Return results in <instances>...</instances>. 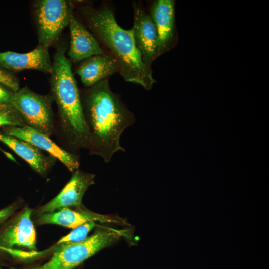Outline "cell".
Wrapping results in <instances>:
<instances>
[{
  "instance_id": "1",
  "label": "cell",
  "mask_w": 269,
  "mask_h": 269,
  "mask_svg": "<svg viewBox=\"0 0 269 269\" xmlns=\"http://www.w3.org/2000/svg\"><path fill=\"white\" fill-rule=\"evenodd\" d=\"M84 104L91 152L108 163L115 153L125 151L120 143V136L126 128L134 123L135 117L111 91L108 78L85 92Z\"/></svg>"
},
{
  "instance_id": "2",
  "label": "cell",
  "mask_w": 269,
  "mask_h": 269,
  "mask_svg": "<svg viewBox=\"0 0 269 269\" xmlns=\"http://www.w3.org/2000/svg\"><path fill=\"white\" fill-rule=\"evenodd\" d=\"M81 12L91 29L117 60L119 73L126 81L150 90L156 82L152 71L143 63L132 29L125 30L117 23L107 7H83Z\"/></svg>"
},
{
  "instance_id": "3",
  "label": "cell",
  "mask_w": 269,
  "mask_h": 269,
  "mask_svg": "<svg viewBox=\"0 0 269 269\" xmlns=\"http://www.w3.org/2000/svg\"><path fill=\"white\" fill-rule=\"evenodd\" d=\"M50 74L51 91L65 128L75 145L89 147L88 126L71 60L66 56L63 46L60 47L55 53Z\"/></svg>"
},
{
  "instance_id": "4",
  "label": "cell",
  "mask_w": 269,
  "mask_h": 269,
  "mask_svg": "<svg viewBox=\"0 0 269 269\" xmlns=\"http://www.w3.org/2000/svg\"><path fill=\"white\" fill-rule=\"evenodd\" d=\"M122 233L112 229L97 230L74 243L59 245L50 259L37 269H73L100 250L111 245Z\"/></svg>"
},
{
  "instance_id": "5",
  "label": "cell",
  "mask_w": 269,
  "mask_h": 269,
  "mask_svg": "<svg viewBox=\"0 0 269 269\" xmlns=\"http://www.w3.org/2000/svg\"><path fill=\"white\" fill-rule=\"evenodd\" d=\"M9 103L28 126L49 136L53 131L50 96L37 94L25 87L12 93Z\"/></svg>"
},
{
  "instance_id": "6",
  "label": "cell",
  "mask_w": 269,
  "mask_h": 269,
  "mask_svg": "<svg viewBox=\"0 0 269 269\" xmlns=\"http://www.w3.org/2000/svg\"><path fill=\"white\" fill-rule=\"evenodd\" d=\"M38 45L48 47L69 25L71 10L64 0H40L34 5Z\"/></svg>"
},
{
  "instance_id": "7",
  "label": "cell",
  "mask_w": 269,
  "mask_h": 269,
  "mask_svg": "<svg viewBox=\"0 0 269 269\" xmlns=\"http://www.w3.org/2000/svg\"><path fill=\"white\" fill-rule=\"evenodd\" d=\"M33 210L25 207L0 231V250L22 247L36 249V234L31 216Z\"/></svg>"
},
{
  "instance_id": "8",
  "label": "cell",
  "mask_w": 269,
  "mask_h": 269,
  "mask_svg": "<svg viewBox=\"0 0 269 269\" xmlns=\"http://www.w3.org/2000/svg\"><path fill=\"white\" fill-rule=\"evenodd\" d=\"M134 24L132 28L136 46L144 64L151 69L152 62L157 57V34L150 14L141 6L134 3Z\"/></svg>"
},
{
  "instance_id": "9",
  "label": "cell",
  "mask_w": 269,
  "mask_h": 269,
  "mask_svg": "<svg viewBox=\"0 0 269 269\" xmlns=\"http://www.w3.org/2000/svg\"><path fill=\"white\" fill-rule=\"evenodd\" d=\"M5 133L47 151L59 160L71 172L77 170L79 166L78 159L74 155L65 151L47 135L28 125L10 126L6 129Z\"/></svg>"
},
{
  "instance_id": "10",
  "label": "cell",
  "mask_w": 269,
  "mask_h": 269,
  "mask_svg": "<svg viewBox=\"0 0 269 269\" xmlns=\"http://www.w3.org/2000/svg\"><path fill=\"white\" fill-rule=\"evenodd\" d=\"M150 15L157 31L158 57L170 50L176 42L174 1H155L151 7Z\"/></svg>"
},
{
  "instance_id": "11",
  "label": "cell",
  "mask_w": 269,
  "mask_h": 269,
  "mask_svg": "<svg viewBox=\"0 0 269 269\" xmlns=\"http://www.w3.org/2000/svg\"><path fill=\"white\" fill-rule=\"evenodd\" d=\"M94 174L79 170L75 171L61 192L38 210V214L40 216L62 208L81 205L86 190L94 184Z\"/></svg>"
},
{
  "instance_id": "12",
  "label": "cell",
  "mask_w": 269,
  "mask_h": 269,
  "mask_svg": "<svg viewBox=\"0 0 269 269\" xmlns=\"http://www.w3.org/2000/svg\"><path fill=\"white\" fill-rule=\"evenodd\" d=\"M48 49L38 45L27 53L0 52V66L13 71L32 69L51 74L52 63Z\"/></svg>"
},
{
  "instance_id": "13",
  "label": "cell",
  "mask_w": 269,
  "mask_h": 269,
  "mask_svg": "<svg viewBox=\"0 0 269 269\" xmlns=\"http://www.w3.org/2000/svg\"><path fill=\"white\" fill-rule=\"evenodd\" d=\"M70 45L68 56L74 62L105 52L95 37L71 13L69 19Z\"/></svg>"
},
{
  "instance_id": "14",
  "label": "cell",
  "mask_w": 269,
  "mask_h": 269,
  "mask_svg": "<svg viewBox=\"0 0 269 269\" xmlns=\"http://www.w3.org/2000/svg\"><path fill=\"white\" fill-rule=\"evenodd\" d=\"M119 71L117 60L108 52L83 60L77 69V73L84 85L91 87Z\"/></svg>"
},
{
  "instance_id": "15",
  "label": "cell",
  "mask_w": 269,
  "mask_h": 269,
  "mask_svg": "<svg viewBox=\"0 0 269 269\" xmlns=\"http://www.w3.org/2000/svg\"><path fill=\"white\" fill-rule=\"evenodd\" d=\"M0 141L10 148L40 174H45L51 165L50 160L42 154L39 149L26 141L1 131Z\"/></svg>"
},
{
  "instance_id": "16",
  "label": "cell",
  "mask_w": 269,
  "mask_h": 269,
  "mask_svg": "<svg viewBox=\"0 0 269 269\" xmlns=\"http://www.w3.org/2000/svg\"><path fill=\"white\" fill-rule=\"evenodd\" d=\"M110 221V219L98 214L86 211L78 212L65 207L59 209L57 212H48L40 216L38 225L53 224L69 228L74 229L89 221Z\"/></svg>"
},
{
  "instance_id": "17",
  "label": "cell",
  "mask_w": 269,
  "mask_h": 269,
  "mask_svg": "<svg viewBox=\"0 0 269 269\" xmlns=\"http://www.w3.org/2000/svg\"><path fill=\"white\" fill-rule=\"evenodd\" d=\"M24 120L9 103L0 102V127L22 126Z\"/></svg>"
},
{
  "instance_id": "18",
  "label": "cell",
  "mask_w": 269,
  "mask_h": 269,
  "mask_svg": "<svg viewBox=\"0 0 269 269\" xmlns=\"http://www.w3.org/2000/svg\"><path fill=\"white\" fill-rule=\"evenodd\" d=\"M95 225L94 221H91L74 228L72 231L59 240L57 242L58 245L76 243L84 240Z\"/></svg>"
},
{
  "instance_id": "19",
  "label": "cell",
  "mask_w": 269,
  "mask_h": 269,
  "mask_svg": "<svg viewBox=\"0 0 269 269\" xmlns=\"http://www.w3.org/2000/svg\"><path fill=\"white\" fill-rule=\"evenodd\" d=\"M0 83L7 86L14 92L19 89V83L15 78L0 68Z\"/></svg>"
},
{
  "instance_id": "20",
  "label": "cell",
  "mask_w": 269,
  "mask_h": 269,
  "mask_svg": "<svg viewBox=\"0 0 269 269\" xmlns=\"http://www.w3.org/2000/svg\"><path fill=\"white\" fill-rule=\"evenodd\" d=\"M14 209V206H9L0 210V224L12 214Z\"/></svg>"
},
{
  "instance_id": "21",
  "label": "cell",
  "mask_w": 269,
  "mask_h": 269,
  "mask_svg": "<svg viewBox=\"0 0 269 269\" xmlns=\"http://www.w3.org/2000/svg\"><path fill=\"white\" fill-rule=\"evenodd\" d=\"M12 93L0 86V102L9 103Z\"/></svg>"
},
{
  "instance_id": "22",
  "label": "cell",
  "mask_w": 269,
  "mask_h": 269,
  "mask_svg": "<svg viewBox=\"0 0 269 269\" xmlns=\"http://www.w3.org/2000/svg\"><path fill=\"white\" fill-rule=\"evenodd\" d=\"M38 269V267H36V268H31L29 269Z\"/></svg>"
}]
</instances>
